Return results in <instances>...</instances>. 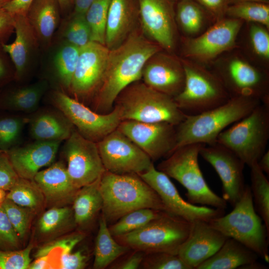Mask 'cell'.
<instances>
[{
	"label": "cell",
	"instance_id": "obj_1",
	"mask_svg": "<svg viewBox=\"0 0 269 269\" xmlns=\"http://www.w3.org/2000/svg\"><path fill=\"white\" fill-rule=\"evenodd\" d=\"M162 49L134 30L120 45L110 49L103 81L93 98L94 111L100 114L110 112L119 94L140 81L146 61Z\"/></svg>",
	"mask_w": 269,
	"mask_h": 269
},
{
	"label": "cell",
	"instance_id": "obj_2",
	"mask_svg": "<svg viewBox=\"0 0 269 269\" xmlns=\"http://www.w3.org/2000/svg\"><path fill=\"white\" fill-rule=\"evenodd\" d=\"M100 189L101 211L107 223L140 208L165 211L157 193L137 174H120L105 170L100 178Z\"/></svg>",
	"mask_w": 269,
	"mask_h": 269
},
{
	"label": "cell",
	"instance_id": "obj_3",
	"mask_svg": "<svg viewBox=\"0 0 269 269\" xmlns=\"http://www.w3.org/2000/svg\"><path fill=\"white\" fill-rule=\"evenodd\" d=\"M262 102L245 97L231 98L225 103L201 113L187 115L176 126V149L192 143L212 145L227 127L240 120Z\"/></svg>",
	"mask_w": 269,
	"mask_h": 269
},
{
	"label": "cell",
	"instance_id": "obj_4",
	"mask_svg": "<svg viewBox=\"0 0 269 269\" xmlns=\"http://www.w3.org/2000/svg\"><path fill=\"white\" fill-rule=\"evenodd\" d=\"M114 107L118 109L122 121L167 122L177 126L186 116L173 97L140 81L125 88L117 97Z\"/></svg>",
	"mask_w": 269,
	"mask_h": 269
},
{
	"label": "cell",
	"instance_id": "obj_5",
	"mask_svg": "<svg viewBox=\"0 0 269 269\" xmlns=\"http://www.w3.org/2000/svg\"><path fill=\"white\" fill-rule=\"evenodd\" d=\"M203 145L192 143L176 149L159 163L157 169L186 188L189 203L225 210L227 202L209 188L199 165L198 156Z\"/></svg>",
	"mask_w": 269,
	"mask_h": 269
},
{
	"label": "cell",
	"instance_id": "obj_6",
	"mask_svg": "<svg viewBox=\"0 0 269 269\" xmlns=\"http://www.w3.org/2000/svg\"><path fill=\"white\" fill-rule=\"evenodd\" d=\"M253 203L250 187L246 185L233 210L209 223L226 236L239 242L269 263V231L257 213Z\"/></svg>",
	"mask_w": 269,
	"mask_h": 269
},
{
	"label": "cell",
	"instance_id": "obj_7",
	"mask_svg": "<svg viewBox=\"0 0 269 269\" xmlns=\"http://www.w3.org/2000/svg\"><path fill=\"white\" fill-rule=\"evenodd\" d=\"M192 223L163 211L141 228L114 237L120 244L145 254L166 252L177 255L187 238Z\"/></svg>",
	"mask_w": 269,
	"mask_h": 269
},
{
	"label": "cell",
	"instance_id": "obj_8",
	"mask_svg": "<svg viewBox=\"0 0 269 269\" xmlns=\"http://www.w3.org/2000/svg\"><path fill=\"white\" fill-rule=\"evenodd\" d=\"M269 139V104L261 103L225 129L217 143L229 149L250 167L266 151Z\"/></svg>",
	"mask_w": 269,
	"mask_h": 269
},
{
	"label": "cell",
	"instance_id": "obj_9",
	"mask_svg": "<svg viewBox=\"0 0 269 269\" xmlns=\"http://www.w3.org/2000/svg\"><path fill=\"white\" fill-rule=\"evenodd\" d=\"M181 60L185 73L184 85L173 98L184 114H198L219 106L231 98L214 72L192 60Z\"/></svg>",
	"mask_w": 269,
	"mask_h": 269
},
{
	"label": "cell",
	"instance_id": "obj_10",
	"mask_svg": "<svg viewBox=\"0 0 269 269\" xmlns=\"http://www.w3.org/2000/svg\"><path fill=\"white\" fill-rule=\"evenodd\" d=\"M215 64V74L233 97L259 100L269 104L267 69L251 62L240 53H233Z\"/></svg>",
	"mask_w": 269,
	"mask_h": 269
},
{
	"label": "cell",
	"instance_id": "obj_11",
	"mask_svg": "<svg viewBox=\"0 0 269 269\" xmlns=\"http://www.w3.org/2000/svg\"><path fill=\"white\" fill-rule=\"evenodd\" d=\"M55 105L85 138L98 142L118 127L122 121L118 109L107 114L93 111L84 103L63 92L53 93Z\"/></svg>",
	"mask_w": 269,
	"mask_h": 269
},
{
	"label": "cell",
	"instance_id": "obj_12",
	"mask_svg": "<svg viewBox=\"0 0 269 269\" xmlns=\"http://www.w3.org/2000/svg\"><path fill=\"white\" fill-rule=\"evenodd\" d=\"M241 20L222 18L199 35L184 42V54L189 60L207 64L236 47V40L243 24Z\"/></svg>",
	"mask_w": 269,
	"mask_h": 269
},
{
	"label": "cell",
	"instance_id": "obj_13",
	"mask_svg": "<svg viewBox=\"0 0 269 269\" xmlns=\"http://www.w3.org/2000/svg\"><path fill=\"white\" fill-rule=\"evenodd\" d=\"M106 170L116 174H139L153 163L150 158L118 129L97 142Z\"/></svg>",
	"mask_w": 269,
	"mask_h": 269
},
{
	"label": "cell",
	"instance_id": "obj_14",
	"mask_svg": "<svg viewBox=\"0 0 269 269\" xmlns=\"http://www.w3.org/2000/svg\"><path fill=\"white\" fill-rule=\"evenodd\" d=\"M138 175L157 193L165 211L170 214L191 223L197 221L209 222L224 214V209L199 206L186 201L169 177L156 169L153 163L146 171Z\"/></svg>",
	"mask_w": 269,
	"mask_h": 269
},
{
	"label": "cell",
	"instance_id": "obj_15",
	"mask_svg": "<svg viewBox=\"0 0 269 269\" xmlns=\"http://www.w3.org/2000/svg\"><path fill=\"white\" fill-rule=\"evenodd\" d=\"M66 168L78 189L100 178L106 170L97 142L89 140L74 129L63 146Z\"/></svg>",
	"mask_w": 269,
	"mask_h": 269
},
{
	"label": "cell",
	"instance_id": "obj_16",
	"mask_svg": "<svg viewBox=\"0 0 269 269\" xmlns=\"http://www.w3.org/2000/svg\"><path fill=\"white\" fill-rule=\"evenodd\" d=\"M110 49L90 41L80 48L69 90L82 102L94 97L103 81Z\"/></svg>",
	"mask_w": 269,
	"mask_h": 269
},
{
	"label": "cell",
	"instance_id": "obj_17",
	"mask_svg": "<svg viewBox=\"0 0 269 269\" xmlns=\"http://www.w3.org/2000/svg\"><path fill=\"white\" fill-rule=\"evenodd\" d=\"M117 129L152 160L171 154L176 144V126L167 122L123 120Z\"/></svg>",
	"mask_w": 269,
	"mask_h": 269
},
{
	"label": "cell",
	"instance_id": "obj_18",
	"mask_svg": "<svg viewBox=\"0 0 269 269\" xmlns=\"http://www.w3.org/2000/svg\"><path fill=\"white\" fill-rule=\"evenodd\" d=\"M199 154L217 172L222 181V198L234 207L246 188L245 163L232 151L218 143L207 146L203 145Z\"/></svg>",
	"mask_w": 269,
	"mask_h": 269
},
{
	"label": "cell",
	"instance_id": "obj_19",
	"mask_svg": "<svg viewBox=\"0 0 269 269\" xmlns=\"http://www.w3.org/2000/svg\"><path fill=\"white\" fill-rule=\"evenodd\" d=\"M142 29L148 39L170 52L175 46L177 24L171 0H137Z\"/></svg>",
	"mask_w": 269,
	"mask_h": 269
},
{
	"label": "cell",
	"instance_id": "obj_20",
	"mask_svg": "<svg viewBox=\"0 0 269 269\" xmlns=\"http://www.w3.org/2000/svg\"><path fill=\"white\" fill-rule=\"evenodd\" d=\"M141 79L150 88L174 98L180 93L184 85L185 73L181 60L159 51L145 63Z\"/></svg>",
	"mask_w": 269,
	"mask_h": 269
},
{
	"label": "cell",
	"instance_id": "obj_21",
	"mask_svg": "<svg viewBox=\"0 0 269 269\" xmlns=\"http://www.w3.org/2000/svg\"><path fill=\"white\" fill-rule=\"evenodd\" d=\"M228 238L209 222H192L189 235L180 247L177 255L191 269H196L213 256Z\"/></svg>",
	"mask_w": 269,
	"mask_h": 269
},
{
	"label": "cell",
	"instance_id": "obj_22",
	"mask_svg": "<svg viewBox=\"0 0 269 269\" xmlns=\"http://www.w3.org/2000/svg\"><path fill=\"white\" fill-rule=\"evenodd\" d=\"M61 141H41L6 151L14 170L20 178L32 180L40 169L51 165Z\"/></svg>",
	"mask_w": 269,
	"mask_h": 269
},
{
	"label": "cell",
	"instance_id": "obj_23",
	"mask_svg": "<svg viewBox=\"0 0 269 269\" xmlns=\"http://www.w3.org/2000/svg\"><path fill=\"white\" fill-rule=\"evenodd\" d=\"M32 180L41 191L45 200L51 203L73 201L78 190L73 185L66 166L60 161L40 170Z\"/></svg>",
	"mask_w": 269,
	"mask_h": 269
},
{
	"label": "cell",
	"instance_id": "obj_24",
	"mask_svg": "<svg viewBox=\"0 0 269 269\" xmlns=\"http://www.w3.org/2000/svg\"><path fill=\"white\" fill-rule=\"evenodd\" d=\"M14 16L15 39L12 43H2L1 46L9 55L15 67V76L19 79L25 72L32 54L39 43L26 15Z\"/></svg>",
	"mask_w": 269,
	"mask_h": 269
},
{
	"label": "cell",
	"instance_id": "obj_25",
	"mask_svg": "<svg viewBox=\"0 0 269 269\" xmlns=\"http://www.w3.org/2000/svg\"><path fill=\"white\" fill-rule=\"evenodd\" d=\"M137 10L134 0H110L105 37L108 49L118 46L134 30Z\"/></svg>",
	"mask_w": 269,
	"mask_h": 269
},
{
	"label": "cell",
	"instance_id": "obj_26",
	"mask_svg": "<svg viewBox=\"0 0 269 269\" xmlns=\"http://www.w3.org/2000/svg\"><path fill=\"white\" fill-rule=\"evenodd\" d=\"M58 0H34L26 13L39 43L49 44L60 19Z\"/></svg>",
	"mask_w": 269,
	"mask_h": 269
},
{
	"label": "cell",
	"instance_id": "obj_27",
	"mask_svg": "<svg viewBox=\"0 0 269 269\" xmlns=\"http://www.w3.org/2000/svg\"><path fill=\"white\" fill-rule=\"evenodd\" d=\"M258 255L237 240L228 238L221 247L196 269H235L257 261Z\"/></svg>",
	"mask_w": 269,
	"mask_h": 269
},
{
	"label": "cell",
	"instance_id": "obj_28",
	"mask_svg": "<svg viewBox=\"0 0 269 269\" xmlns=\"http://www.w3.org/2000/svg\"><path fill=\"white\" fill-rule=\"evenodd\" d=\"M101 177L93 183L79 188L75 195L72 211L75 223L78 226L88 225L102 210Z\"/></svg>",
	"mask_w": 269,
	"mask_h": 269
},
{
	"label": "cell",
	"instance_id": "obj_29",
	"mask_svg": "<svg viewBox=\"0 0 269 269\" xmlns=\"http://www.w3.org/2000/svg\"><path fill=\"white\" fill-rule=\"evenodd\" d=\"M64 116L45 113L36 116L30 123V133L35 140L60 141L67 139L74 129Z\"/></svg>",
	"mask_w": 269,
	"mask_h": 269
},
{
	"label": "cell",
	"instance_id": "obj_30",
	"mask_svg": "<svg viewBox=\"0 0 269 269\" xmlns=\"http://www.w3.org/2000/svg\"><path fill=\"white\" fill-rule=\"evenodd\" d=\"M105 218L102 215L94 249L93 268H106L118 258L131 250L119 243L111 234Z\"/></svg>",
	"mask_w": 269,
	"mask_h": 269
},
{
	"label": "cell",
	"instance_id": "obj_31",
	"mask_svg": "<svg viewBox=\"0 0 269 269\" xmlns=\"http://www.w3.org/2000/svg\"><path fill=\"white\" fill-rule=\"evenodd\" d=\"M175 20L182 31L190 37L202 33L208 22L207 14L195 0H181L178 3Z\"/></svg>",
	"mask_w": 269,
	"mask_h": 269
},
{
	"label": "cell",
	"instance_id": "obj_32",
	"mask_svg": "<svg viewBox=\"0 0 269 269\" xmlns=\"http://www.w3.org/2000/svg\"><path fill=\"white\" fill-rule=\"evenodd\" d=\"M84 238L82 233H75L47 243L39 248L34 257H47L50 269H61L64 258L72 252Z\"/></svg>",
	"mask_w": 269,
	"mask_h": 269
},
{
	"label": "cell",
	"instance_id": "obj_33",
	"mask_svg": "<svg viewBox=\"0 0 269 269\" xmlns=\"http://www.w3.org/2000/svg\"><path fill=\"white\" fill-rule=\"evenodd\" d=\"M250 187L255 209L269 231V182L257 162L250 167Z\"/></svg>",
	"mask_w": 269,
	"mask_h": 269
},
{
	"label": "cell",
	"instance_id": "obj_34",
	"mask_svg": "<svg viewBox=\"0 0 269 269\" xmlns=\"http://www.w3.org/2000/svg\"><path fill=\"white\" fill-rule=\"evenodd\" d=\"M47 87V82L43 80L19 88L9 95L7 104L11 108L17 111L27 113L33 112L37 108Z\"/></svg>",
	"mask_w": 269,
	"mask_h": 269
},
{
	"label": "cell",
	"instance_id": "obj_35",
	"mask_svg": "<svg viewBox=\"0 0 269 269\" xmlns=\"http://www.w3.org/2000/svg\"><path fill=\"white\" fill-rule=\"evenodd\" d=\"M6 198L32 212L42 207L45 199L41 191L33 180L20 177L7 192Z\"/></svg>",
	"mask_w": 269,
	"mask_h": 269
},
{
	"label": "cell",
	"instance_id": "obj_36",
	"mask_svg": "<svg viewBox=\"0 0 269 269\" xmlns=\"http://www.w3.org/2000/svg\"><path fill=\"white\" fill-rule=\"evenodd\" d=\"M225 14L229 17L259 23L269 28V6L266 2L238 1L227 6Z\"/></svg>",
	"mask_w": 269,
	"mask_h": 269
},
{
	"label": "cell",
	"instance_id": "obj_37",
	"mask_svg": "<svg viewBox=\"0 0 269 269\" xmlns=\"http://www.w3.org/2000/svg\"><path fill=\"white\" fill-rule=\"evenodd\" d=\"M80 48L65 42L56 53L53 63L62 85L69 89L77 66Z\"/></svg>",
	"mask_w": 269,
	"mask_h": 269
},
{
	"label": "cell",
	"instance_id": "obj_38",
	"mask_svg": "<svg viewBox=\"0 0 269 269\" xmlns=\"http://www.w3.org/2000/svg\"><path fill=\"white\" fill-rule=\"evenodd\" d=\"M164 211L151 208H140L131 211L110 225L109 228L111 234L116 237L143 226L151 220L159 216Z\"/></svg>",
	"mask_w": 269,
	"mask_h": 269
},
{
	"label": "cell",
	"instance_id": "obj_39",
	"mask_svg": "<svg viewBox=\"0 0 269 269\" xmlns=\"http://www.w3.org/2000/svg\"><path fill=\"white\" fill-rule=\"evenodd\" d=\"M110 0H94L85 13L91 41L105 45L107 14Z\"/></svg>",
	"mask_w": 269,
	"mask_h": 269
},
{
	"label": "cell",
	"instance_id": "obj_40",
	"mask_svg": "<svg viewBox=\"0 0 269 269\" xmlns=\"http://www.w3.org/2000/svg\"><path fill=\"white\" fill-rule=\"evenodd\" d=\"M248 44L252 53L267 69L269 60V28L259 23L248 22Z\"/></svg>",
	"mask_w": 269,
	"mask_h": 269
},
{
	"label": "cell",
	"instance_id": "obj_41",
	"mask_svg": "<svg viewBox=\"0 0 269 269\" xmlns=\"http://www.w3.org/2000/svg\"><path fill=\"white\" fill-rule=\"evenodd\" d=\"M70 221L74 222L72 209L67 207H53L47 210L40 217L37 224L38 230L41 234L48 235Z\"/></svg>",
	"mask_w": 269,
	"mask_h": 269
},
{
	"label": "cell",
	"instance_id": "obj_42",
	"mask_svg": "<svg viewBox=\"0 0 269 269\" xmlns=\"http://www.w3.org/2000/svg\"><path fill=\"white\" fill-rule=\"evenodd\" d=\"M66 42L81 48L91 41L90 32L84 14L74 13L63 32Z\"/></svg>",
	"mask_w": 269,
	"mask_h": 269
},
{
	"label": "cell",
	"instance_id": "obj_43",
	"mask_svg": "<svg viewBox=\"0 0 269 269\" xmlns=\"http://www.w3.org/2000/svg\"><path fill=\"white\" fill-rule=\"evenodd\" d=\"M1 206L21 240L28 231L32 212L6 198Z\"/></svg>",
	"mask_w": 269,
	"mask_h": 269
},
{
	"label": "cell",
	"instance_id": "obj_44",
	"mask_svg": "<svg viewBox=\"0 0 269 269\" xmlns=\"http://www.w3.org/2000/svg\"><path fill=\"white\" fill-rule=\"evenodd\" d=\"M140 268L144 269H191L177 255L166 252L145 254Z\"/></svg>",
	"mask_w": 269,
	"mask_h": 269
},
{
	"label": "cell",
	"instance_id": "obj_45",
	"mask_svg": "<svg viewBox=\"0 0 269 269\" xmlns=\"http://www.w3.org/2000/svg\"><path fill=\"white\" fill-rule=\"evenodd\" d=\"M27 120L9 117L0 119V148L6 151L18 137Z\"/></svg>",
	"mask_w": 269,
	"mask_h": 269
},
{
	"label": "cell",
	"instance_id": "obj_46",
	"mask_svg": "<svg viewBox=\"0 0 269 269\" xmlns=\"http://www.w3.org/2000/svg\"><path fill=\"white\" fill-rule=\"evenodd\" d=\"M33 248L29 244L22 250H0V269H27L31 263L30 253Z\"/></svg>",
	"mask_w": 269,
	"mask_h": 269
},
{
	"label": "cell",
	"instance_id": "obj_47",
	"mask_svg": "<svg viewBox=\"0 0 269 269\" xmlns=\"http://www.w3.org/2000/svg\"><path fill=\"white\" fill-rule=\"evenodd\" d=\"M20 240L4 209L0 206V250H18Z\"/></svg>",
	"mask_w": 269,
	"mask_h": 269
},
{
	"label": "cell",
	"instance_id": "obj_48",
	"mask_svg": "<svg viewBox=\"0 0 269 269\" xmlns=\"http://www.w3.org/2000/svg\"><path fill=\"white\" fill-rule=\"evenodd\" d=\"M6 151L0 152V188L8 191L19 179Z\"/></svg>",
	"mask_w": 269,
	"mask_h": 269
},
{
	"label": "cell",
	"instance_id": "obj_49",
	"mask_svg": "<svg viewBox=\"0 0 269 269\" xmlns=\"http://www.w3.org/2000/svg\"><path fill=\"white\" fill-rule=\"evenodd\" d=\"M88 260L87 256L82 250L71 252L62 260L61 269H83Z\"/></svg>",
	"mask_w": 269,
	"mask_h": 269
},
{
	"label": "cell",
	"instance_id": "obj_50",
	"mask_svg": "<svg viewBox=\"0 0 269 269\" xmlns=\"http://www.w3.org/2000/svg\"><path fill=\"white\" fill-rule=\"evenodd\" d=\"M14 16L3 7H0V44L3 42L14 30Z\"/></svg>",
	"mask_w": 269,
	"mask_h": 269
},
{
	"label": "cell",
	"instance_id": "obj_51",
	"mask_svg": "<svg viewBox=\"0 0 269 269\" xmlns=\"http://www.w3.org/2000/svg\"><path fill=\"white\" fill-rule=\"evenodd\" d=\"M205 7L216 21L223 18L227 7V0H195Z\"/></svg>",
	"mask_w": 269,
	"mask_h": 269
},
{
	"label": "cell",
	"instance_id": "obj_52",
	"mask_svg": "<svg viewBox=\"0 0 269 269\" xmlns=\"http://www.w3.org/2000/svg\"><path fill=\"white\" fill-rule=\"evenodd\" d=\"M128 257L120 264L112 268L118 269H136L140 268L145 253L142 251L134 250Z\"/></svg>",
	"mask_w": 269,
	"mask_h": 269
},
{
	"label": "cell",
	"instance_id": "obj_53",
	"mask_svg": "<svg viewBox=\"0 0 269 269\" xmlns=\"http://www.w3.org/2000/svg\"><path fill=\"white\" fill-rule=\"evenodd\" d=\"M34 0H10L3 7L11 14L26 15L27 10Z\"/></svg>",
	"mask_w": 269,
	"mask_h": 269
},
{
	"label": "cell",
	"instance_id": "obj_54",
	"mask_svg": "<svg viewBox=\"0 0 269 269\" xmlns=\"http://www.w3.org/2000/svg\"><path fill=\"white\" fill-rule=\"evenodd\" d=\"M94 0H74V13L84 14L90 7Z\"/></svg>",
	"mask_w": 269,
	"mask_h": 269
},
{
	"label": "cell",
	"instance_id": "obj_55",
	"mask_svg": "<svg viewBox=\"0 0 269 269\" xmlns=\"http://www.w3.org/2000/svg\"><path fill=\"white\" fill-rule=\"evenodd\" d=\"M28 269H49V265L46 256L35 258V260L31 262Z\"/></svg>",
	"mask_w": 269,
	"mask_h": 269
},
{
	"label": "cell",
	"instance_id": "obj_56",
	"mask_svg": "<svg viewBox=\"0 0 269 269\" xmlns=\"http://www.w3.org/2000/svg\"><path fill=\"white\" fill-rule=\"evenodd\" d=\"M258 165L263 172L269 174V150L266 151L258 160Z\"/></svg>",
	"mask_w": 269,
	"mask_h": 269
},
{
	"label": "cell",
	"instance_id": "obj_57",
	"mask_svg": "<svg viewBox=\"0 0 269 269\" xmlns=\"http://www.w3.org/2000/svg\"><path fill=\"white\" fill-rule=\"evenodd\" d=\"M264 267H266L262 264H261L260 263H258L256 261L251 263L248 264L247 265L243 266L241 267H240L239 269H267Z\"/></svg>",
	"mask_w": 269,
	"mask_h": 269
},
{
	"label": "cell",
	"instance_id": "obj_58",
	"mask_svg": "<svg viewBox=\"0 0 269 269\" xmlns=\"http://www.w3.org/2000/svg\"><path fill=\"white\" fill-rule=\"evenodd\" d=\"M6 191L0 188V206L1 205L3 201L6 198Z\"/></svg>",
	"mask_w": 269,
	"mask_h": 269
},
{
	"label": "cell",
	"instance_id": "obj_59",
	"mask_svg": "<svg viewBox=\"0 0 269 269\" xmlns=\"http://www.w3.org/2000/svg\"><path fill=\"white\" fill-rule=\"evenodd\" d=\"M5 72V68L2 59L0 57V78L3 76Z\"/></svg>",
	"mask_w": 269,
	"mask_h": 269
},
{
	"label": "cell",
	"instance_id": "obj_60",
	"mask_svg": "<svg viewBox=\"0 0 269 269\" xmlns=\"http://www.w3.org/2000/svg\"><path fill=\"white\" fill-rule=\"evenodd\" d=\"M60 8H63L67 7L70 3L71 0H58Z\"/></svg>",
	"mask_w": 269,
	"mask_h": 269
},
{
	"label": "cell",
	"instance_id": "obj_61",
	"mask_svg": "<svg viewBox=\"0 0 269 269\" xmlns=\"http://www.w3.org/2000/svg\"><path fill=\"white\" fill-rule=\"evenodd\" d=\"M10 0H0V7H3Z\"/></svg>",
	"mask_w": 269,
	"mask_h": 269
},
{
	"label": "cell",
	"instance_id": "obj_62",
	"mask_svg": "<svg viewBox=\"0 0 269 269\" xmlns=\"http://www.w3.org/2000/svg\"><path fill=\"white\" fill-rule=\"evenodd\" d=\"M238 1H260L263 2H266L267 1V0H238Z\"/></svg>",
	"mask_w": 269,
	"mask_h": 269
},
{
	"label": "cell",
	"instance_id": "obj_63",
	"mask_svg": "<svg viewBox=\"0 0 269 269\" xmlns=\"http://www.w3.org/2000/svg\"><path fill=\"white\" fill-rule=\"evenodd\" d=\"M2 151H4L2 150L0 148V152H2Z\"/></svg>",
	"mask_w": 269,
	"mask_h": 269
}]
</instances>
